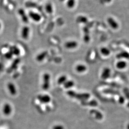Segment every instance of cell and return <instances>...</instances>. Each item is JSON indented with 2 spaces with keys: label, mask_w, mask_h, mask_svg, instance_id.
Returning <instances> with one entry per match:
<instances>
[{
  "label": "cell",
  "mask_w": 129,
  "mask_h": 129,
  "mask_svg": "<svg viewBox=\"0 0 129 129\" xmlns=\"http://www.w3.org/2000/svg\"><path fill=\"white\" fill-rule=\"evenodd\" d=\"M68 95L73 98H75L79 100L84 101L88 100L90 97V94L88 93H80L78 94L73 91H69L67 92Z\"/></svg>",
  "instance_id": "obj_1"
},
{
  "label": "cell",
  "mask_w": 129,
  "mask_h": 129,
  "mask_svg": "<svg viewBox=\"0 0 129 129\" xmlns=\"http://www.w3.org/2000/svg\"><path fill=\"white\" fill-rule=\"evenodd\" d=\"M50 75L48 73H45L43 76V84L42 88L44 90H47L50 86Z\"/></svg>",
  "instance_id": "obj_2"
},
{
  "label": "cell",
  "mask_w": 129,
  "mask_h": 129,
  "mask_svg": "<svg viewBox=\"0 0 129 129\" xmlns=\"http://www.w3.org/2000/svg\"><path fill=\"white\" fill-rule=\"evenodd\" d=\"M12 107L11 104L8 102L5 103L2 107V112L4 115L8 116L11 114L12 112Z\"/></svg>",
  "instance_id": "obj_3"
},
{
  "label": "cell",
  "mask_w": 129,
  "mask_h": 129,
  "mask_svg": "<svg viewBox=\"0 0 129 129\" xmlns=\"http://www.w3.org/2000/svg\"><path fill=\"white\" fill-rule=\"evenodd\" d=\"M7 88L9 94L12 96H15L17 94V89L14 84L9 82L7 84Z\"/></svg>",
  "instance_id": "obj_4"
},
{
  "label": "cell",
  "mask_w": 129,
  "mask_h": 129,
  "mask_svg": "<svg viewBox=\"0 0 129 129\" xmlns=\"http://www.w3.org/2000/svg\"><path fill=\"white\" fill-rule=\"evenodd\" d=\"M28 16L35 22H39L42 19V16L40 14L32 11L29 12Z\"/></svg>",
  "instance_id": "obj_5"
},
{
  "label": "cell",
  "mask_w": 129,
  "mask_h": 129,
  "mask_svg": "<svg viewBox=\"0 0 129 129\" xmlns=\"http://www.w3.org/2000/svg\"><path fill=\"white\" fill-rule=\"evenodd\" d=\"M30 34V29L29 26H23L21 31V36L23 40H26L28 39Z\"/></svg>",
  "instance_id": "obj_6"
},
{
  "label": "cell",
  "mask_w": 129,
  "mask_h": 129,
  "mask_svg": "<svg viewBox=\"0 0 129 129\" xmlns=\"http://www.w3.org/2000/svg\"><path fill=\"white\" fill-rule=\"evenodd\" d=\"M37 99L42 104H47L51 101V98L48 95H40L37 97Z\"/></svg>",
  "instance_id": "obj_7"
},
{
  "label": "cell",
  "mask_w": 129,
  "mask_h": 129,
  "mask_svg": "<svg viewBox=\"0 0 129 129\" xmlns=\"http://www.w3.org/2000/svg\"><path fill=\"white\" fill-rule=\"evenodd\" d=\"M111 75V70L108 67L104 68L101 73V78L102 79L106 80Z\"/></svg>",
  "instance_id": "obj_8"
},
{
  "label": "cell",
  "mask_w": 129,
  "mask_h": 129,
  "mask_svg": "<svg viewBox=\"0 0 129 129\" xmlns=\"http://www.w3.org/2000/svg\"><path fill=\"white\" fill-rule=\"evenodd\" d=\"M77 42L75 41H70L67 42L65 44V47L68 49H73L78 46Z\"/></svg>",
  "instance_id": "obj_9"
},
{
  "label": "cell",
  "mask_w": 129,
  "mask_h": 129,
  "mask_svg": "<svg viewBox=\"0 0 129 129\" xmlns=\"http://www.w3.org/2000/svg\"><path fill=\"white\" fill-rule=\"evenodd\" d=\"M19 14L20 16L21 17L22 19V20L23 21V22L25 23H27L28 22V17L26 13H25V11L23 10V9H21L19 10Z\"/></svg>",
  "instance_id": "obj_10"
},
{
  "label": "cell",
  "mask_w": 129,
  "mask_h": 129,
  "mask_svg": "<svg viewBox=\"0 0 129 129\" xmlns=\"http://www.w3.org/2000/svg\"><path fill=\"white\" fill-rule=\"evenodd\" d=\"M107 22L111 28L117 29L118 27V24L112 18L109 17L107 19Z\"/></svg>",
  "instance_id": "obj_11"
},
{
  "label": "cell",
  "mask_w": 129,
  "mask_h": 129,
  "mask_svg": "<svg viewBox=\"0 0 129 129\" xmlns=\"http://www.w3.org/2000/svg\"><path fill=\"white\" fill-rule=\"evenodd\" d=\"M48 53L47 51H44L38 54L36 57V60L38 62L42 61L45 59Z\"/></svg>",
  "instance_id": "obj_12"
},
{
  "label": "cell",
  "mask_w": 129,
  "mask_h": 129,
  "mask_svg": "<svg viewBox=\"0 0 129 129\" xmlns=\"http://www.w3.org/2000/svg\"><path fill=\"white\" fill-rule=\"evenodd\" d=\"M75 70L78 73H82L85 72L87 70L86 66L84 64H78L75 67Z\"/></svg>",
  "instance_id": "obj_13"
},
{
  "label": "cell",
  "mask_w": 129,
  "mask_h": 129,
  "mask_svg": "<svg viewBox=\"0 0 129 129\" xmlns=\"http://www.w3.org/2000/svg\"><path fill=\"white\" fill-rule=\"evenodd\" d=\"M117 57L118 59H129V53L126 51L122 52L117 55Z\"/></svg>",
  "instance_id": "obj_14"
},
{
  "label": "cell",
  "mask_w": 129,
  "mask_h": 129,
  "mask_svg": "<svg viewBox=\"0 0 129 129\" xmlns=\"http://www.w3.org/2000/svg\"><path fill=\"white\" fill-rule=\"evenodd\" d=\"M127 63L126 62L124 61H120L118 62L116 64L117 67L119 69H124L127 67Z\"/></svg>",
  "instance_id": "obj_15"
},
{
  "label": "cell",
  "mask_w": 129,
  "mask_h": 129,
  "mask_svg": "<svg viewBox=\"0 0 129 129\" xmlns=\"http://www.w3.org/2000/svg\"><path fill=\"white\" fill-rule=\"evenodd\" d=\"M45 11L47 13L49 14H51L53 13V5L50 3H47L45 6Z\"/></svg>",
  "instance_id": "obj_16"
},
{
  "label": "cell",
  "mask_w": 129,
  "mask_h": 129,
  "mask_svg": "<svg viewBox=\"0 0 129 129\" xmlns=\"http://www.w3.org/2000/svg\"><path fill=\"white\" fill-rule=\"evenodd\" d=\"M75 83L71 80L67 81L63 84V86L65 88H69L74 86Z\"/></svg>",
  "instance_id": "obj_17"
},
{
  "label": "cell",
  "mask_w": 129,
  "mask_h": 129,
  "mask_svg": "<svg viewBox=\"0 0 129 129\" xmlns=\"http://www.w3.org/2000/svg\"><path fill=\"white\" fill-rule=\"evenodd\" d=\"M92 114H94L95 115V117L97 119H102L103 115L100 111H98L97 110H92L91 111Z\"/></svg>",
  "instance_id": "obj_18"
},
{
  "label": "cell",
  "mask_w": 129,
  "mask_h": 129,
  "mask_svg": "<svg viewBox=\"0 0 129 129\" xmlns=\"http://www.w3.org/2000/svg\"><path fill=\"white\" fill-rule=\"evenodd\" d=\"M67 77L66 75H63L60 77L57 80V83L59 85L61 84H64V83L67 81Z\"/></svg>",
  "instance_id": "obj_19"
},
{
  "label": "cell",
  "mask_w": 129,
  "mask_h": 129,
  "mask_svg": "<svg viewBox=\"0 0 129 129\" xmlns=\"http://www.w3.org/2000/svg\"><path fill=\"white\" fill-rule=\"evenodd\" d=\"M75 0H67L66 3V6L69 9H72L75 6Z\"/></svg>",
  "instance_id": "obj_20"
},
{
  "label": "cell",
  "mask_w": 129,
  "mask_h": 129,
  "mask_svg": "<svg viewBox=\"0 0 129 129\" xmlns=\"http://www.w3.org/2000/svg\"><path fill=\"white\" fill-rule=\"evenodd\" d=\"M101 53L103 55L107 56L110 54V51L106 47H102L101 49Z\"/></svg>",
  "instance_id": "obj_21"
},
{
  "label": "cell",
  "mask_w": 129,
  "mask_h": 129,
  "mask_svg": "<svg viewBox=\"0 0 129 129\" xmlns=\"http://www.w3.org/2000/svg\"><path fill=\"white\" fill-rule=\"evenodd\" d=\"M11 51L13 54L15 55H19L20 53V51L16 46H13L11 49Z\"/></svg>",
  "instance_id": "obj_22"
},
{
  "label": "cell",
  "mask_w": 129,
  "mask_h": 129,
  "mask_svg": "<svg viewBox=\"0 0 129 129\" xmlns=\"http://www.w3.org/2000/svg\"><path fill=\"white\" fill-rule=\"evenodd\" d=\"M123 92L125 97L128 99H129V89L127 88H125L123 90Z\"/></svg>",
  "instance_id": "obj_23"
},
{
  "label": "cell",
  "mask_w": 129,
  "mask_h": 129,
  "mask_svg": "<svg viewBox=\"0 0 129 129\" xmlns=\"http://www.w3.org/2000/svg\"><path fill=\"white\" fill-rule=\"evenodd\" d=\"M86 104L92 107H96L98 105V103L95 100H93L92 101H90V102L86 103Z\"/></svg>",
  "instance_id": "obj_24"
},
{
  "label": "cell",
  "mask_w": 129,
  "mask_h": 129,
  "mask_svg": "<svg viewBox=\"0 0 129 129\" xmlns=\"http://www.w3.org/2000/svg\"><path fill=\"white\" fill-rule=\"evenodd\" d=\"M90 39V37L89 35V34H86L84 35V41L86 43H88Z\"/></svg>",
  "instance_id": "obj_25"
},
{
  "label": "cell",
  "mask_w": 129,
  "mask_h": 129,
  "mask_svg": "<svg viewBox=\"0 0 129 129\" xmlns=\"http://www.w3.org/2000/svg\"><path fill=\"white\" fill-rule=\"evenodd\" d=\"M78 19H79V21H80V22H84V23H86L87 20L86 18L85 17H82V16H81V18H78Z\"/></svg>",
  "instance_id": "obj_26"
},
{
  "label": "cell",
  "mask_w": 129,
  "mask_h": 129,
  "mask_svg": "<svg viewBox=\"0 0 129 129\" xmlns=\"http://www.w3.org/2000/svg\"><path fill=\"white\" fill-rule=\"evenodd\" d=\"M125 99L124 97H122V96H121V97H119L118 101H119V102L121 104H123V103L125 102Z\"/></svg>",
  "instance_id": "obj_27"
},
{
  "label": "cell",
  "mask_w": 129,
  "mask_h": 129,
  "mask_svg": "<svg viewBox=\"0 0 129 129\" xmlns=\"http://www.w3.org/2000/svg\"><path fill=\"white\" fill-rule=\"evenodd\" d=\"M53 129H63V128L61 125H57L53 127Z\"/></svg>",
  "instance_id": "obj_28"
},
{
  "label": "cell",
  "mask_w": 129,
  "mask_h": 129,
  "mask_svg": "<svg viewBox=\"0 0 129 129\" xmlns=\"http://www.w3.org/2000/svg\"><path fill=\"white\" fill-rule=\"evenodd\" d=\"M126 128H127V129H129V123H128L127 125Z\"/></svg>",
  "instance_id": "obj_29"
},
{
  "label": "cell",
  "mask_w": 129,
  "mask_h": 129,
  "mask_svg": "<svg viewBox=\"0 0 129 129\" xmlns=\"http://www.w3.org/2000/svg\"><path fill=\"white\" fill-rule=\"evenodd\" d=\"M2 24L1 22H0V30L1 29Z\"/></svg>",
  "instance_id": "obj_30"
},
{
  "label": "cell",
  "mask_w": 129,
  "mask_h": 129,
  "mask_svg": "<svg viewBox=\"0 0 129 129\" xmlns=\"http://www.w3.org/2000/svg\"><path fill=\"white\" fill-rule=\"evenodd\" d=\"M127 107H128V108H129V102L128 103V104H127Z\"/></svg>",
  "instance_id": "obj_31"
}]
</instances>
